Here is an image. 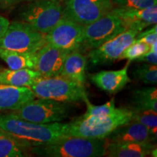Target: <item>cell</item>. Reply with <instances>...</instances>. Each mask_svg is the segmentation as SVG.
I'll return each mask as SVG.
<instances>
[{
  "mask_svg": "<svg viewBox=\"0 0 157 157\" xmlns=\"http://www.w3.org/2000/svg\"><path fill=\"white\" fill-rule=\"evenodd\" d=\"M135 41L145 43L150 46L157 43V26L156 24L154 27L145 31H141L136 36Z\"/></svg>",
  "mask_w": 157,
  "mask_h": 157,
  "instance_id": "28",
  "label": "cell"
},
{
  "mask_svg": "<svg viewBox=\"0 0 157 157\" xmlns=\"http://www.w3.org/2000/svg\"><path fill=\"white\" fill-rule=\"evenodd\" d=\"M10 21L6 17L0 15V39L3 36L10 25Z\"/></svg>",
  "mask_w": 157,
  "mask_h": 157,
  "instance_id": "30",
  "label": "cell"
},
{
  "mask_svg": "<svg viewBox=\"0 0 157 157\" xmlns=\"http://www.w3.org/2000/svg\"><path fill=\"white\" fill-rule=\"evenodd\" d=\"M25 1H29V2H30V1H33V0H25Z\"/></svg>",
  "mask_w": 157,
  "mask_h": 157,
  "instance_id": "33",
  "label": "cell"
},
{
  "mask_svg": "<svg viewBox=\"0 0 157 157\" xmlns=\"http://www.w3.org/2000/svg\"><path fill=\"white\" fill-rule=\"evenodd\" d=\"M131 110L132 111L131 121L146 126L157 138V112L150 110Z\"/></svg>",
  "mask_w": 157,
  "mask_h": 157,
  "instance_id": "24",
  "label": "cell"
},
{
  "mask_svg": "<svg viewBox=\"0 0 157 157\" xmlns=\"http://www.w3.org/2000/svg\"><path fill=\"white\" fill-rule=\"evenodd\" d=\"M73 105L68 102L39 98L31 100L10 113L30 122L49 124L61 122L69 117Z\"/></svg>",
  "mask_w": 157,
  "mask_h": 157,
  "instance_id": "4",
  "label": "cell"
},
{
  "mask_svg": "<svg viewBox=\"0 0 157 157\" xmlns=\"http://www.w3.org/2000/svg\"><path fill=\"white\" fill-rule=\"evenodd\" d=\"M138 34L134 29H127L98 48L89 50L87 58L94 66L109 64L120 60L122 52L134 42Z\"/></svg>",
  "mask_w": 157,
  "mask_h": 157,
  "instance_id": "10",
  "label": "cell"
},
{
  "mask_svg": "<svg viewBox=\"0 0 157 157\" xmlns=\"http://www.w3.org/2000/svg\"><path fill=\"white\" fill-rule=\"evenodd\" d=\"M157 43L152 44L151 46L150 50L143 54L142 56L138 58L135 61L138 63H147L153 65L157 64Z\"/></svg>",
  "mask_w": 157,
  "mask_h": 157,
  "instance_id": "29",
  "label": "cell"
},
{
  "mask_svg": "<svg viewBox=\"0 0 157 157\" xmlns=\"http://www.w3.org/2000/svg\"><path fill=\"white\" fill-rule=\"evenodd\" d=\"M0 135H8L7 134V133L5 132V131H3L1 128H0Z\"/></svg>",
  "mask_w": 157,
  "mask_h": 157,
  "instance_id": "32",
  "label": "cell"
},
{
  "mask_svg": "<svg viewBox=\"0 0 157 157\" xmlns=\"http://www.w3.org/2000/svg\"><path fill=\"white\" fill-rule=\"evenodd\" d=\"M87 61V57L84 56L79 50L72 51L65 59L59 76L84 84L86 80L85 73Z\"/></svg>",
  "mask_w": 157,
  "mask_h": 157,
  "instance_id": "18",
  "label": "cell"
},
{
  "mask_svg": "<svg viewBox=\"0 0 157 157\" xmlns=\"http://www.w3.org/2000/svg\"><path fill=\"white\" fill-rule=\"evenodd\" d=\"M29 145L7 135H0V157L25 156L24 149Z\"/></svg>",
  "mask_w": 157,
  "mask_h": 157,
  "instance_id": "22",
  "label": "cell"
},
{
  "mask_svg": "<svg viewBox=\"0 0 157 157\" xmlns=\"http://www.w3.org/2000/svg\"><path fill=\"white\" fill-rule=\"evenodd\" d=\"M132 76L135 79L146 84H156L157 67L156 65L143 63L135 66L132 71Z\"/></svg>",
  "mask_w": 157,
  "mask_h": 157,
  "instance_id": "23",
  "label": "cell"
},
{
  "mask_svg": "<svg viewBox=\"0 0 157 157\" xmlns=\"http://www.w3.org/2000/svg\"><path fill=\"white\" fill-rule=\"evenodd\" d=\"M154 143H107L106 154L109 157H145L156 154Z\"/></svg>",
  "mask_w": 157,
  "mask_h": 157,
  "instance_id": "17",
  "label": "cell"
},
{
  "mask_svg": "<svg viewBox=\"0 0 157 157\" xmlns=\"http://www.w3.org/2000/svg\"><path fill=\"white\" fill-rule=\"evenodd\" d=\"M63 16L82 25L95 22L112 10V0H63Z\"/></svg>",
  "mask_w": 157,
  "mask_h": 157,
  "instance_id": "9",
  "label": "cell"
},
{
  "mask_svg": "<svg viewBox=\"0 0 157 157\" xmlns=\"http://www.w3.org/2000/svg\"><path fill=\"white\" fill-rule=\"evenodd\" d=\"M40 73L31 68L12 70L2 68L0 71V84L30 88L39 78Z\"/></svg>",
  "mask_w": 157,
  "mask_h": 157,
  "instance_id": "19",
  "label": "cell"
},
{
  "mask_svg": "<svg viewBox=\"0 0 157 157\" xmlns=\"http://www.w3.org/2000/svg\"><path fill=\"white\" fill-rule=\"evenodd\" d=\"M30 88L39 98L68 103L83 101L87 96L84 84L61 76H41Z\"/></svg>",
  "mask_w": 157,
  "mask_h": 157,
  "instance_id": "5",
  "label": "cell"
},
{
  "mask_svg": "<svg viewBox=\"0 0 157 157\" xmlns=\"http://www.w3.org/2000/svg\"><path fill=\"white\" fill-rule=\"evenodd\" d=\"M105 140L107 143H154L156 141V137L146 126L130 120L115 129L105 137Z\"/></svg>",
  "mask_w": 157,
  "mask_h": 157,
  "instance_id": "13",
  "label": "cell"
},
{
  "mask_svg": "<svg viewBox=\"0 0 157 157\" xmlns=\"http://www.w3.org/2000/svg\"><path fill=\"white\" fill-rule=\"evenodd\" d=\"M70 51L63 50L49 44H45L36 52L34 70L44 77L59 76L63 63Z\"/></svg>",
  "mask_w": 157,
  "mask_h": 157,
  "instance_id": "12",
  "label": "cell"
},
{
  "mask_svg": "<svg viewBox=\"0 0 157 157\" xmlns=\"http://www.w3.org/2000/svg\"><path fill=\"white\" fill-rule=\"evenodd\" d=\"M150 45L145 44V43L137 42L135 41L129 47L125 49L120 57V60L127 59L129 62L134 61L143 54H145L148 51L150 50Z\"/></svg>",
  "mask_w": 157,
  "mask_h": 157,
  "instance_id": "26",
  "label": "cell"
},
{
  "mask_svg": "<svg viewBox=\"0 0 157 157\" xmlns=\"http://www.w3.org/2000/svg\"><path fill=\"white\" fill-rule=\"evenodd\" d=\"M83 31L84 25L63 16L45 34V41L47 44L70 52L79 50Z\"/></svg>",
  "mask_w": 157,
  "mask_h": 157,
  "instance_id": "11",
  "label": "cell"
},
{
  "mask_svg": "<svg viewBox=\"0 0 157 157\" xmlns=\"http://www.w3.org/2000/svg\"><path fill=\"white\" fill-rule=\"evenodd\" d=\"M16 1H17V0H0V4L8 5H10V4L14 3Z\"/></svg>",
  "mask_w": 157,
  "mask_h": 157,
  "instance_id": "31",
  "label": "cell"
},
{
  "mask_svg": "<svg viewBox=\"0 0 157 157\" xmlns=\"http://www.w3.org/2000/svg\"><path fill=\"white\" fill-rule=\"evenodd\" d=\"M45 44V34L23 21L10 23L5 34L0 39V48L20 52L35 53Z\"/></svg>",
  "mask_w": 157,
  "mask_h": 157,
  "instance_id": "7",
  "label": "cell"
},
{
  "mask_svg": "<svg viewBox=\"0 0 157 157\" xmlns=\"http://www.w3.org/2000/svg\"><path fill=\"white\" fill-rule=\"evenodd\" d=\"M66 127L67 123L38 124L25 121L10 113L0 114V128L31 147L48 144L68 136Z\"/></svg>",
  "mask_w": 157,
  "mask_h": 157,
  "instance_id": "1",
  "label": "cell"
},
{
  "mask_svg": "<svg viewBox=\"0 0 157 157\" xmlns=\"http://www.w3.org/2000/svg\"><path fill=\"white\" fill-rule=\"evenodd\" d=\"M127 29H134L139 33L157 23V7L145 9H121L113 7Z\"/></svg>",
  "mask_w": 157,
  "mask_h": 157,
  "instance_id": "14",
  "label": "cell"
},
{
  "mask_svg": "<svg viewBox=\"0 0 157 157\" xmlns=\"http://www.w3.org/2000/svg\"><path fill=\"white\" fill-rule=\"evenodd\" d=\"M132 105L130 109L150 110L157 112V89L156 87L135 89L131 93Z\"/></svg>",
  "mask_w": 157,
  "mask_h": 157,
  "instance_id": "20",
  "label": "cell"
},
{
  "mask_svg": "<svg viewBox=\"0 0 157 157\" xmlns=\"http://www.w3.org/2000/svg\"><path fill=\"white\" fill-rule=\"evenodd\" d=\"M123 21L116 12L111 10L95 22L84 25L79 50H93L126 31Z\"/></svg>",
  "mask_w": 157,
  "mask_h": 157,
  "instance_id": "8",
  "label": "cell"
},
{
  "mask_svg": "<svg viewBox=\"0 0 157 157\" xmlns=\"http://www.w3.org/2000/svg\"><path fill=\"white\" fill-rule=\"evenodd\" d=\"M0 58L5 61L10 69L12 70L21 68L34 69L36 64V52H20L0 48Z\"/></svg>",
  "mask_w": 157,
  "mask_h": 157,
  "instance_id": "21",
  "label": "cell"
},
{
  "mask_svg": "<svg viewBox=\"0 0 157 157\" xmlns=\"http://www.w3.org/2000/svg\"><path fill=\"white\" fill-rule=\"evenodd\" d=\"M113 6L121 9H145L157 5V0H112Z\"/></svg>",
  "mask_w": 157,
  "mask_h": 157,
  "instance_id": "27",
  "label": "cell"
},
{
  "mask_svg": "<svg viewBox=\"0 0 157 157\" xmlns=\"http://www.w3.org/2000/svg\"><path fill=\"white\" fill-rule=\"evenodd\" d=\"M21 21L46 34L63 17L61 0H33L20 13Z\"/></svg>",
  "mask_w": 157,
  "mask_h": 157,
  "instance_id": "6",
  "label": "cell"
},
{
  "mask_svg": "<svg viewBox=\"0 0 157 157\" xmlns=\"http://www.w3.org/2000/svg\"><path fill=\"white\" fill-rule=\"evenodd\" d=\"M2 67H1V66H0V71H1V70H2Z\"/></svg>",
  "mask_w": 157,
  "mask_h": 157,
  "instance_id": "34",
  "label": "cell"
},
{
  "mask_svg": "<svg viewBox=\"0 0 157 157\" xmlns=\"http://www.w3.org/2000/svg\"><path fill=\"white\" fill-rule=\"evenodd\" d=\"M90 78L103 91L111 94L117 93L130 82L128 76V64L120 70L101 71L91 74Z\"/></svg>",
  "mask_w": 157,
  "mask_h": 157,
  "instance_id": "15",
  "label": "cell"
},
{
  "mask_svg": "<svg viewBox=\"0 0 157 157\" xmlns=\"http://www.w3.org/2000/svg\"><path fill=\"white\" fill-rule=\"evenodd\" d=\"M34 98L31 88L0 84V111L17 109Z\"/></svg>",
  "mask_w": 157,
  "mask_h": 157,
  "instance_id": "16",
  "label": "cell"
},
{
  "mask_svg": "<svg viewBox=\"0 0 157 157\" xmlns=\"http://www.w3.org/2000/svg\"><path fill=\"white\" fill-rule=\"evenodd\" d=\"M106 140L66 136L45 145L31 146V153L44 157H99L106 154Z\"/></svg>",
  "mask_w": 157,
  "mask_h": 157,
  "instance_id": "2",
  "label": "cell"
},
{
  "mask_svg": "<svg viewBox=\"0 0 157 157\" xmlns=\"http://www.w3.org/2000/svg\"><path fill=\"white\" fill-rule=\"evenodd\" d=\"M83 101L85 102L87 105V111L83 115L79 117L82 119H85V118L90 117H103V116H107L111 114L113 111L117 109L115 106L114 100L112 99L111 101L107 102L106 103L103 104V105H95L90 103L88 97L87 96Z\"/></svg>",
  "mask_w": 157,
  "mask_h": 157,
  "instance_id": "25",
  "label": "cell"
},
{
  "mask_svg": "<svg viewBox=\"0 0 157 157\" xmlns=\"http://www.w3.org/2000/svg\"><path fill=\"white\" fill-rule=\"evenodd\" d=\"M132 111L127 108H117L111 114L103 117H90L85 119L78 117L67 123L68 136L87 138L104 139L117 127L131 120Z\"/></svg>",
  "mask_w": 157,
  "mask_h": 157,
  "instance_id": "3",
  "label": "cell"
}]
</instances>
